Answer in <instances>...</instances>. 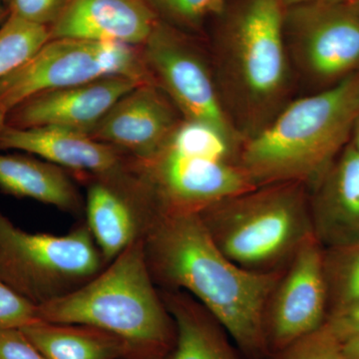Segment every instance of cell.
Instances as JSON below:
<instances>
[{
  "instance_id": "1",
  "label": "cell",
  "mask_w": 359,
  "mask_h": 359,
  "mask_svg": "<svg viewBox=\"0 0 359 359\" xmlns=\"http://www.w3.org/2000/svg\"><path fill=\"white\" fill-rule=\"evenodd\" d=\"M141 238L158 289L192 295L247 355H269L264 313L285 268L269 273L241 268L212 242L198 214L161 215Z\"/></svg>"
},
{
  "instance_id": "2",
  "label": "cell",
  "mask_w": 359,
  "mask_h": 359,
  "mask_svg": "<svg viewBox=\"0 0 359 359\" xmlns=\"http://www.w3.org/2000/svg\"><path fill=\"white\" fill-rule=\"evenodd\" d=\"M359 117V71L292 101L247 139L240 162L255 186L297 182L311 188L351 140Z\"/></svg>"
},
{
  "instance_id": "3",
  "label": "cell",
  "mask_w": 359,
  "mask_h": 359,
  "mask_svg": "<svg viewBox=\"0 0 359 359\" xmlns=\"http://www.w3.org/2000/svg\"><path fill=\"white\" fill-rule=\"evenodd\" d=\"M39 318L114 335L124 342L129 359H162L176 337L173 318L149 271L142 238L89 282L39 306Z\"/></svg>"
},
{
  "instance_id": "4",
  "label": "cell",
  "mask_w": 359,
  "mask_h": 359,
  "mask_svg": "<svg viewBox=\"0 0 359 359\" xmlns=\"http://www.w3.org/2000/svg\"><path fill=\"white\" fill-rule=\"evenodd\" d=\"M285 11L280 0H243L215 53L222 98L245 141L287 105L290 67Z\"/></svg>"
},
{
  "instance_id": "5",
  "label": "cell",
  "mask_w": 359,
  "mask_h": 359,
  "mask_svg": "<svg viewBox=\"0 0 359 359\" xmlns=\"http://www.w3.org/2000/svg\"><path fill=\"white\" fill-rule=\"evenodd\" d=\"M241 149L219 130L184 119L152 159H133L137 190L155 218L199 214L256 187L241 165Z\"/></svg>"
},
{
  "instance_id": "6",
  "label": "cell",
  "mask_w": 359,
  "mask_h": 359,
  "mask_svg": "<svg viewBox=\"0 0 359 359\" xmlns=\"http://www.w3.org/2000/svg\"><path fill=\"white\" fill-rule=\"evenodd\" d=\"M198 215L224 256L257 273L285 268L313 235L309 187L297 182L255 187Z\"/></svg>"
},
{
  "instance_id": "7",
  "label": "cell",
  "mask_w": 359,
  "mask_h": 359,
  "mask_svg": "<svg viewBox=\"0 0 359 359\" xmlns=\"http://www.w3.org/2000/svg\"><path fill=\"white\" fill-rule=\"evenodd\" d=\"M105 266L87 224L66 235L29 233L0 211V280L36 306L69 294Z\"/></svg>"
},
{
  "instance_id": "8",
  "label": "cell",
  "mask_w": 359,
  "mask_h": 359,
  "mask_svg": "<svg viewBox=\"0 0 359 359\" xmlns=\"http://www.w3.org/2000/svg\"><path fill=\"white\" fill-rule=\"evenodd\" d=\"M109 76L153 82L140 47L118 42L50 39L32 60L0 80V129L9 112L29 97Z\"/></svg>"
},
{
  "instance_id": "9",
  "label": "cell",
  "mask_w": 359,
  "mask_h": 359,
  "mask_svg": "<svg viewBox=\"0 0 359 359\" xmlns=\"http://www.w3.org/2000/svg\"><path fill=\"white\" fill-rule=\"evenodd\" d=\"M140 50L151 79L184 119L209 125L243 146L244 137L226 111L214 68L185 32L159 20Z\"/></svg>"
},
{
  "instance_id": "10",
  "label": "cell",
  "mask_w": 359,
  "mask_h": 359,
  "mask_svg": "<svg viewBox=\"0 0 359 359\" xmlns=\"http://www.w3.org/2000/svg\"><path fill=\"white\" fill-rule=\"evenodd\" d=\"M290 57L320 90L359 71V13L351 2L316 0L285 11Z\"/></svg>"
},
{
  "instance_id": "11",
  "label": "cell",
  "mask_w": 359,
  "mask_h": 359,
  "mask_svg": "<svg viewBox=\"0 0 359 359\" xmlns=\"http://www.w3.org/2000/svg\"><path fill=\"white\" fill-rule=\"evenodd\" d=\"M323 247L309 236L283 269L264 313L269 354L311 334L327 320Z\"/></svg>"
},
{
  "instance_id": "12",
  "label": "cell",
  "mask_w": 359,
  "mask_h": 359,
  "mask_svg": "<svg viewBox=\"0 0 359 359\" xmlns=\"http://www.w3.org/2000/svg\"><path fill=\"white\" fill-rule=\"evenodd\" d=\"M183 120L169 97L145 82L120 98L88 135L143 162L162 150Z\"/></svg>"
},
{
  "instance_id": "13",
  "label": "cell",
  "mask_w": 359,
  "mask_h": 359,
  "mask_svg": "<svg viewBox=\"0 0 359 359\" xmlns=\"http://www.w3.org/2000/svg\"><path fill=\"white\" fill-rule=\"evenodd\" d=\"M145 82L128 76L101 78L29 97L7 115L14 128L58 127L89 134L114 104Z\"/></svg>"
},
{
  "instance_id": "14",
  "label": "cell",
  "mask_w": 359,
  "mask_h": 359,
  "mask_svg": "<svg viewBox=\"0 0 359 359\" xmlns=\"http://www.w3.org/2000/svg\"><path fill=\"white\" fill-rule=\"evenodd\" d=\"M25 151L87 180L111 182L126 173L132 157L90 135L58 127L0 129V151Z\"/></svg>"
},
{
  "instance_id": "15",
  "label": "cell",
  "mask_w": 359,
  "mask_h": 359,
  "mask_svg": "<svg viewBox=\"0 0 359 359\" xmlns=\"http://www.w3.org/2000/svg\"><path fill=\"white\" fill-rule=\"evenodd\" d=\"M309 190L320 244L325 249L359 244V153L351 142Z\"/></svg>"
},
{
  "instance_id": "16",
  "label": "cell",
  "mask_w": 359,
  "mask_h": 359,
  "mask_svg": "<svg viewBox=\"0 0 359 359\" xmlns=\"http://www.w3.org/2000/svg\"><path fill=\"white\" fill-rule=\"evenodd\" d=\"M158 21L142 0H70L50 27L51 39L118 42L141 47Z\"/></svg>"
},
{
  "instance_id": "17",
  "label": "cell",
  "mask_w": 359,
  "mask_h": 359,
  "mask_svg": "<svg viewBox=\"0 0 359 359\" xmlns=\"http://www.w3.org/2000/svg\"><path fill=\"white\" fill-rule=\"evenodd\" d=\"M0 190L72 214L83 208L76 186L63 168L30 156L0 154Z\"/></svg>"
},
{
  "instance_id": "18",
  "label": "cell",
  "mask_w": 359,
  "mask_h": 359,
  "mask_svg": "<svg viewBox=\"0 0 359 359\" xmlns=\"http://www.w3.org/2000/svg\"><path fill=\"white\" fill-rule=\"evenodd\" d=\"M159 292L176 330L170 359H238L221 323L192 295L183 290Z\"/></svg>"
},
{
  "instance_id": "19",
  "label": "cell",
  "mask_w": 359,
  "mask_h": 359,
  "mask_svg": "<svg viewBox=\"0 0 359 359\" xmlns=\"http://www.w3.org/2000/svg\"><path fill=\"white\" fill-rule=\"evenodd\" d=\"M88 182L87 226L108 264L142 237V224L133 205L121 191L100 180Z\"/></svg>"
},
{
  "instance_id": "20",
  "label": "cell",
  "mask_w": 359,
  "mask_h": 359,
  "mask_svg": "<svg viewBox=\"0 0 359 359\" xmlns=\"http://www.w3.org/2000/svg\"><path fill=\"white\" fill-rule=\"evenodd\" d=\"M20 330L47 359H129L124 342L98 328L39 320Z\"/></svg>"
},
{
  "instance_id": "21",
  "label": "cell",
  "mask_w": 359,
  "mask_h": 359,
  "mask_svg": "<svg viewBox=\"0 0 359 359\" xmlns=\"http://www.w3.org/2000/svg\"><path fill=\"white\" fill-rule=\"evenodd\" d=\"M328 314L359 302V244L323 248Z\"/></svg>"
},
{
  "instance_id": "22",
  "label": "cell",
  "mask_w": 359,
  "mask_h": 359,
  "mask_svg": "<svg viewBox=\"0 0 359 359\" xmlns=\"http://www.w3.org/2000/svg\"><path fill=\"white\" fill-rule=\"evenodd\" d=\"M50 39L48 26L8 14L0 25V80L32 60Z\"/></svg>"
},
{
  "instance_id": "23",
  "label": "cell",
  "mask_w": 359,
  "mask_h": 359,
  "mask_svg": "<svg viewBox=\"0 0 359 359\" xmlns=\"http://www.w3.org/2000/svg\"><path fill=\"white\" fill-rule=\"evenodd\" d=\"M159 20L177 29H198L212 14L219 13L224 0H142Z\"/></svg>"
},
{
  "instance_id": "24",
  "label": "cell",
  "mask_w": 359,
  "mask_h": 359,
  "mask_svg": "<svg viewBox=\"0 0 359 359\" xmlns=\"http://www.w3.org/2000/svg\"><path fill=\"white\" fill-rule=\"evenodd\" d=\"M271 359H346L342 344L323 325L273 353Z\"/></svg>"
},
{
  "instance_id": "25",
  "label": "cell",
  "mask_w": 359,
  "mask_h": 359,
  "mask_svg": "<svg viewBox=\"0 0 359 359\" xmlns=\"http://www.w3.org/2000/svg\"><path fill=\"white\" fill-rule=\"evenodd\" d=\"M39 320V306L0 280V330H21Z\"/></svg>"
},
{
  "instance_id": "26",
  "label": "cell",
  "mask_w": 359,
  "mask_h": 359,
  "mask_svg": "<svg viewBox=\"0 0 359 359\" xmlns=\"http://www.w3.org/2000/svg\"><path fill=\"white\" fill-rule=\"evenodd\" d=\"M7 13L51 27L70 0H2Z\"/></svg>"
},
{
  "instance_id": "27",
  "label": "cell",
  "mask_w": 359,
  "mask_h": 359,
  "mask_svg": "<svg viewBox=\"0 0 359 359\" xmlns=\"http://www.w3.org/2000/svg\"><path fill=\"white\" fill-rule=\"evenodd\" d=\"M0 359H47L20 330H0Z\"/></svg>"
},
{
  "instance_id": "28",
  "label": "cell",
  "mask_w": 359,
  "mask_h": 359,
  "mask_svg": "<svg viewBox=\"0 0 359 359\" xmlns=\"http://www.w3.org/2000/svg\"><path fill=\"white\" fill-rule=\"evenodd\" d=\"M325 325L340 342L359 335V302L328 314Z\"/></svg>"
},
{
  "instance_id": "29",
  "label": "cell",
  "mask_w": 359,
  "mask_h": 359,
  "mask_svg": "<svg viewBox=\"0 0 359 359\" xmlns=\"http://www.w3.org/2000/svg\"><path fill=\"white\" fill-rule=\"evenodd\" d=\"M342 349L346 359H359V335L342 342Z\"/></svg>"
},
{
  "instance_id": "30",
  "label": "cell",
  "mask_w": 359,
  "mask_h": 359,
  "mask_svg": "<svg viewBox=\"0 0 359 359\" xmlns=\"http://www.w3.org/2000/svg\"><path fill=\"white\" fill-rule=\"evenodd\" d=\"M351 143L359 153V117L355 123V126H354L353 135H351Z\"/></svg>"
},
{
  "instance_id": "31",
  "label": "cell",
  "mask_w": 359,
  "mask_h": 359,
  "mask_svg": "<svg viewBox=\"0 0 359 359\" xmlns=\"http://www.w3.org/2000/svg\"><path fill=\"white\" fill-rule=\"evenodd\" d=\"M285 8H290L302 4H309V2L316 1V0H280Z\"/></svg>"
},
{
  "instance_id": "32",
  "label": "cell",
  "mask_w": 359,
  "mask_h": 359,
  "mask_svg": "<svg viewBox=\"0 0 359 359\" xmlns=\"http://www.w3.org/2000/svg\"><path fill=\"white\" fill-rule=\"evenodd\" d=\"M7 16H8V13H7V11L6 6H4V1L0 0V25L4 23V21L6 20Z\"/></svg>"
},
{
  "instance_id": "33",
  "label": "cell",
  "mask_w": 359,
  "mask_h": 359,
  "mask_svg": "<svg viewBox=\"0 0 359 359\" xmlns=\"http://www.w3.org/2000/svg\"><path fill=\"white\" fill-rule=\"evenodd\" d=\"M351 4L355 7L356 11L359 13V0H353V1H351Z\"/></svg>"
},
{
  "instance_id": "34",
  "label": "cell",
  "mask_w": 359,
  "mask_h": 359,
  "mask_svg": "<svg viewBox=\"0 0 359 359\" xmlns=\"http://www.w3.org/2000/svg\"><path fill=\"white\" fill-rule=\"evenodd\" d=\"M325 1H328V2H351V1H353V0H325Z\"/></svg>"
}]
</instances>
